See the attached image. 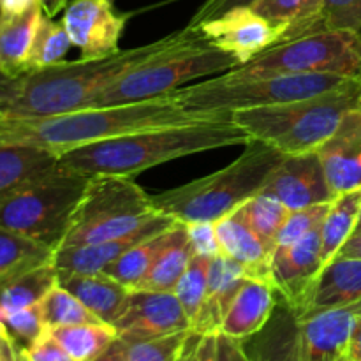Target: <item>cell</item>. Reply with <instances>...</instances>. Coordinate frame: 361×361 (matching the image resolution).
<instances>
[{"label":"cell","instance_id":"cell-35","mask_svg":"<svg viewBox=\"0 0 361 361\" xmlns=\"http://www.w3.org/2000/svg\"><path fill=\"white\" fill-rule=\"evenodd\" d=\"M42 321L46 328L71 326V324H87V323H102L95 317L73 293L67 291L60 284L53 286L48 295L39 303Z\"/></svg>","mask_w":361,"mask_h":361},{"label":"cell","instance_id":"cell-52","mask_svg":"<svg viewBox=\"0 0 361 361\" xmlns=\"http://www.w3.org/2000/svg\"><path fill=\"white\" fill-rule=\"evenodd\" d=\"M13 361H28L27 353H25V348L21 344H16V348H14Z\"/></svg>","mask_w":361,"mask_h":361},{"label":"cell","instance_id":"cell-22","mask_svg":"<svg viewBox=\"0 0 361 361\" xmlns=\"http://www.w3.org/2000/svg\"><path fill=\"white\" fill-rule=\"evenodd\" d=\"M44 9L41 2L21 11H0V69L9 78L27 74V60Z\"/></svg>","mask_w":361,"mask_h":361},{"label":"cell","instance_id":"cell-43","mask_svg":"<svg viewBox=\"0 0 361 361\" xmlns=\"http://www.w3.org/2000/svg\"><path fill=\"white\" fill-rule=\"evenodd\" d=\"M185 233L189 236V242L192 245L194 254L204 257L221 256V243L217 238V224L212 221H196V222H183Z\"/></svg>","mask_w":361,"mask_h":361},{"label":"cell","instance_id":"cell-4","mask_svg":"<svg viewBox=\"0 0 361 361\" xmlns=\"http://www.w3.org/2000/svg\"><path fill=\"white\" fill-rule=\"evenodd\" d=\"M361 108V80L302 101L231 113V120L250 137L284 155L317 152L337 130L345 113Z\"/></svg>","mask_w":361,"mask_h":361},{"label":"cell","instance_id":"cell-29","mask_svg":"<svg viewBox=\"0 0 361 361\" xmlns=\"http://www.w3.org/2000/svg\"><path fill=\"white\" fill-rule=\"evenodd\" d=\"M250 7L274 25L286 28L284 41L319 32L323 0H254Z\"/></svg>","mask_w":361,"mask_h":361},{"label":"cell","instance_id":"cell-5","mask_svg":"<svg viewBox=\"0 0 361 361\" xmlns=\"http://www.w3.org/2000/svg\"><path fill=\"white\" fill-rule=\"evenodd\" d=\"M235 67H240L235 56L215 48L197 28L187 25L183 30L175 32L171 44L109 83L88 108L130 104L162 97L178 90L185 81L224 74Z\"/></svg>","mask_w":361,"mask_h":361},{"label":"cell","instance_id":"cell-44","mask_svg":"<svg viewBox=\"0 0 361 361\" xmlns=\"http://www.w3.org/2000/svg\"><path fill=\"white\" fill-rule=\"evenodd\" d=\"M25 353L28 361H76L49 334V330H46L37 341L25 348Z\"/></svg>","mask_w":361,"mask_h":361},{"label":"cell","instance_id":"cell-33","mask_svg":"<svg viewBox=\"0 0 361 361\" xmlns=\"http://www.w3.org/2000/svg\"><path fill=\"white\" fill-rule=\"evenodd\" d=\"M73 46L69 34L62 21H55L48 14H42L35 30L34 42L27 60V73L44 69L63 62V56Z\"/></svg>","mask_w":361,"mask_h":361},{"label":"cell","instance_id":"cell-15","mask_svg":"<svg viewBox=\"0 0 361 361\" xmlns=\"http://www.w3.org/2000/svg\"><path fill=\"white\" fill-rule=\"evenodd\" d=\"M261 192L277 197L289 210L331 203L335 200L317 152L286 155L268 176Z\"/></svg>","mask_w":361,"mask_h":361},{"label":"cell","instance_id":"cell-17","mask_svg":"<svg viewBox=\"0 0 361 361\" xmlns=\"http://www.w3.org/2000/svg\"><path fill=\"white\" fill-rule=\"evenodd\" d=\"M361 319V302L321 310L298 321L300 341L307 361H338Z\"/></svg>","mask_w":361,"mask_h":361},{"label":"cell","instance_id":"cell-21","mask_svg":"<svg viewBox=\"0 0 361 361\" xmlns=\"http://www.w3.org/2000/svg\"><path fill=\"white\" fill-rule=\"evenodd\" d=\"M275 295L277 291L270 282L245 279L219 331L243 342L261 334L274 314Z\"/></svg>","mask_w":361,"mask_h":361},{"label":"cell","instance_id":"cell-12","mask_svg":"<svg viewBox=\"0 0 361 361\" xmlns=\"http://www.w3.org/2000/svg\"><path fill=\"white\" fill-rule=\"evenodd\" d=\"M321 268V228L291 245L274 249L271 284L284 298L295 319H300L305 312Z\"/></svg>","mask_w":361,"mask_h":361},{"label":"cell","instance_id":"cell-18","mask_svg":"<svg viewBox=\"0 0 361 361\" xmlns=\"http://www.w3.org/2000/svg\"><path fill=\"white\" fill-rule=\"evenodd\" d=\"M176 219L161 214L154 222L134 235L123 236L118 240H109L102 243H90V245H73L60 247L53 250V264H55L56 277L60 275H88L101 274L111 263H115L122 254H126L130 247L157 233L166 231L176 224Z\"/></svg>","mask_w":361,"mask_h":361},{"label":"cell","instance_id":"cell-20","mask_svg":"<svg viewBox=\"0 0 361 361\" xmlns=\"http://www.w3.org/2000/svg\"><path fill=\"white\" fill-rule=\"evenodd\" d=\"M245 270L231 257L221 256L210 261L208 270V288L200 314L192 323V330L201 335L214 334L221 330V324L245 282Z\"/></svg>","mask_w":361,"mask_h":361},{"label":"cell","instance_id":"cell-30","mask_svg":"<svg viewBox=\"0 0 361 361\" xmlns=\"http://www.w3.org/2000/svg\"><path fill=\"white\" fill-rule=\"evenodd\" d=\"M48 330L76 361H95L118 338L115 328L106 323L71 324Z\"/></svg>","mask_w":361,"mask_h":361},{"label":"cell","instance_id":"cell-55","mask_svg":"<svg viewBox=\"0 0 361 361\" xmlns=\"http://www.w3.org/2000/svg\"><path fill=\"white\" fill-rule=\"evenodd\" d=\"M360 222H361V215H360Z\"/></svg>","mask_w":361,"mask_h":361},{"label":"cell","instance_id":"cell-49","mask_svg":"<svg viewBox=\"0 0 361 361\" xmlns=\"http://www.w3.org/2000/svg\"><path fill=\"white\" fill-rule=\"evenodd\" d=\"M344 358L351 361H361V319L355 326V331H353L351 338H349V344H348V349H345Z\"/></svg>","mask_w":361,"mask_h":361},{"label":"cell","instance_id":"cell-41","mask_svg":"<svg viewBox=\"0 0 361 361\" xmlns=\"http://www.w3.org/2000/svg\"><path fill=\"white\" fill-rule=\"evenodd\" d=\"M0 321H2L4 326L7 328L11 337H13L18 344L23 345V348H28L32 342L37 341V338L48 330L44 321H42L39 305L6 314V316L0 317Z\"/></svg>","mask_w":361,"mask_h":361},{"label":"cell","instance_id":"cell-40","mask_svg":"<svg viewBox=\"0 0 361 361\" xmlns=\"http://www.w3.org/2000/svg\"><path fill=\"white\" fill-rule=\"evenodd\" d=\"M317 30H361V0H323Z\"/></svg>","mask_w":361,"mask_h":361},{"label":"cell","instance_id":"cell-50","mask_svg":"<svg viewBox=\"0 0 361 361\" xmlns=\"http://www.w3.org/2000/svg\"><path fill=\"white\" fill-rule=\"evenodd\" d=\"M338 256L342 257H356L361 259V233H353L351 238L344 243Z\"/></svg>","mask_w":361,"mask_h":361},{"label":"cell","instance_id":"cell-39","mask_svg":"<svg viewBox=\"0 0 361 361\" xmlns=\"http://www.w3.org/2000/svg\"><path fill=\"white\" fill-rule=\"evenodd\" d=\"M330 204L331 203L314 204V207H307V208H300V210L289 212L288 219H286L281 231H279L277 238H275V247L291 245V243L305 238L309 233L316 231L317 228H321L328 210H330Z\"/></svg>","mask_w":361,"mask_h":361},{"label":"cell","instance_id":"cell-31","mask_svg":"<svg viewBox=\"0 0 361 361\" xmlns=\"http://www.w3.org/2000/svg\"><path fill=\"white\" fill-rule=\"evenodd\" d=\"M51 259V247L0 226V282Z\"/></svg>","mask_w":361,"mask_h":361},{"label":"cell","instance_id":"cell-42","mask_svg":"<svg viewBox=\"0 0 361 361\" xmlns=\"http://www.w3.org/2000/svg\"><path fill=\"white\" fill-rule=\"evenodd\" d=\"M200 361H254L243 341L222 331L203 335L200 344Z\"/></svg>","mask_w":361,"mask_h":361},{"label":"cell","instance_id":"cell-8","mask_svg":"<svg viewBox=\"0 0 361 361\" xmlns=\"http://www.w3.org/2000/svg\"><path fill=\"white\" fill-rule=\"evenodd\" d=\"M356 78L337 74H275V76L233 78L221 74L208 81L180 87L176 101L190 111L235 113L267 108L316 97L345 87Z\"/></svg>","mask_w":361,"mask_h":361},{"label":"cell","instance_id":"cell-7","mask_svg":"<svg viewBox=\"0 0 361 361\" xmlns=\"http://www.w3.org/2000/svg\"><path fill=\"white\" fill-rule=\"evenodd\" d=\"M133 176L92 175L71 215L60 247L90 245L134 235L161 215Z\"/></svg>","mask_w":361,"mask_h":361},{"label":"cell","instance_id":"cell-34","mask_svg":"<svg viewBox=\"0 0 361 361\" xmlns=\"http://www.w3.org/2000/svg\"><path fill=\"white\" fill-rule=\"evenodd\" d=\"M245 221L249 222L250 228L257 233L261 240L267 243L270 249H275V238L281 231L282 224L289 215V208L274 196L268 194H256L249 201L240 207Z\"/></svg>","mask_w":361,"mask_h":361},{"label":"cell","instance_id":"cell-16","mask_svg":"<svg viewBox=\"0 0 361 361\" xmlns=\"http://www.w3.org/2000/svg\"><path fill=\"white\" fill-rule=\"evenodd\" d=\"M317 155L335 197L361 189V108L345 113Z\"/></svg>","mask_w":361,"mask_h":361},{"label":"cell","instance_id":"cell-47","mask_svg":"<svg viewBox=\"0 0 361 361\" xmlns=\"http://www.w3.org/2000/svg\"><path fill=\"white\" fill-rule=\"evenodd\" d=\"M203 335L197 331L190 330L189 337H187L185 345H183L182 353H180L178 361H200V344Z\"/></svg>","mask_w":361,"mask_h":361},{"label":"cell","instance_id":"cell-23","mask_svg":"<svg viewBox=\"0 0 361 361\" xmlns=\"http://www.w3.org/2000/svg\"><path fill=\"white\" fill-rule=\"evenodd\" d=\"M356 302H361V259L337 256L321 270L310 293L309 305L303 316L296 321L305 319L321 310Z\"/></svg>","mask_w":361,"mask_h":361},{"label":"cell","instance_id":"cell-11","mask_svg":"<svg viewBox=\"0 0 361 361\" xmlns=\"http://www.w3.org/2000/svg\"><path fill=\"white\" fill-rule=\"evenodd\" d=\"M192 28L215 48L235 56L240 66L286 39V28L268 21L250 6L233 7Z\"/></svg>","mask_w":361,"mask_h":361},{"label":"cell","instance_id":"cell-19","mask_svg":"<svg viewBox=\"0 0 361 361\" xmlns=\"http://www.w3.org/2000/svg\"><path fill=\"white\" fill-rule=\"evenodd\" d=\"M215 224H217L221 252L236 261L245 270L247 279H257V281L271 284V254H274V249H270L257 236V233L250 228L240 208H236L226 217L219 219Z\"/></svg>","mask_w":361,"mask_h":361},{"label":"cell","instance_id":"cell-37","mask_svg":"<svg viewBox=\"0 0 361 361\" xmlns=\"http://www.w3.org/2000/svg\"><path fill=\"white\" fill-rule=\"evenodd\" d=\"M254 361H307L300 341L298 321L293 326L277 328L268 338H263L256 351H249Z\"/></svg>","mask_w":361,"mask_h":361},{"label":"cell","instance_id":"cell-2","mask_svg":"<svg viewBox=\"0 0 361 361\" xmlns=\"http://www.w3.org/2000/svg\"><path fill=\"white\" fill-rule=\"evenodd\" d=\"M250 143L231 113L192 123L159 127L109 137L60 155V162L81 175L134 176L164 162L222 147Z\"/></svg>","mask_w":361,"mask_h":361},{"label":"cell","instance_id":"cell-51","mask_svg":"<svg viewBox=\"0 0 361 361\" xmlns=\"http://www.w3.org/2000/svg\"><path fill=\"white\" fill-rule=\"evenodd\" d=\"M39 2H41L42 9H44V14L51 18H55L60 11L67 7V0H39Z\"/></svg>","mask_w":361,"mask_h":361},{"label":"cell","instance_id":"cell-26","mask_svg":"<svg viewBox=\"0 0 361 361\" xmlns=\"http://www.w3.org/2000/svg\"><path fill=\"white\" fill-rule=\"evenodd\" d=\"M192 256L194 250L185 233V226H183V222H176L175 228L171 229L168 243L155 259L154 267L137 282L134 289H137V291L173 293L176 282L185 274Z\"/></svg>","mask_w":361,"mask_h":361},{"label":"cell","instance_id":"cell-32","mask_svg":"<svg viewBox=\"0 0 361 361\" xmlns=\"http://www.w3.org/2000/svg\"><path fill=\"white\" fill-rule=\"evenodd\" d=\"M175 226H173V228H175ZM173 228L166 229V231L162 233H157V235L150 236V238L143 240V242L130 247V249L127 250L126 254H122L115 263L109 264L102 274L109 275V277L118 281L120 284L127 286L129 289H134L137 286V282H140L141 279L150 271V268L154 267L155 259H157L159 254L162 252V249H164L166 243H168Z\"/></svg>","mask_w":361,"mask_h":361},{"label":"cell","instance_id":"cell-48","mask_svg":"<svg viewBox=\"0 0 361 361\" xmlns=\"http://www.w3.org/2000/svg\"><path fill=\"white\" fill-rule=\"evenodd\" d=\"M95 361H129V356H127V345L126 342L116 338L101 356H99Z\"/></svg>","mask_w":361,"mask_h":361},{"label":"cell","instance_id":"cell-56","mask_svg":"<svg viewBox=\"0 0 361 361\" xmlns=\"http://www.w3.org/2000/svg\"><path fill=\"white\" fill-rule=\"evenodd\" d=\"M0 323H2V321H0Z\"/></svg>","mask_w":361,"mask_h":361},{"label":"cell","instance_id":"cell-25","mask_svg":"<svg viewBox=\"0 0 361 361\" xmlns=\"http://www.w3.org/2000/svg\"><path fill=\"white\" fill-rule=\"evenodd\" d=\"M53 152L21 145H0V200L41 178L59 166Z\"/></svg>","mask_w":361,"mask_h":361},{"label":"cell","instance_id":"cell-53","mask_svg":"<svg viewBox=\"0 0 361 361\" xmlns=\"http://www.w3.org/2000/svg\"><path fill=\"white\" fill-rule=\"evenodd\" d=\"M355 233H361V222H358V226H356Z\"/></svg>","mask_w":361,"mask_h":361},{"label":"cell","instance_id":"cell-9","mask_svg":"<svg viewBox=\"0 0 361 361\" xmlns=\"http://www.w3.org/2000/svg\"><path fill=\"white\" fill-rule=\"evenodd\" d=\"M87 175L59 162L55 169L0 200V226L51 247L62 242Z\"/></svg>","mask_w":361,"mask_h":361},{"label":"cell","instance_id":"cell-38","mask_svg":"<svg viewBox=\"0 0 361 361\" xmlns=\"http://www.w3.org/2000/svg\"><path fill=\"white\" fill-rule=\"evenodd\" d=\"M189 334L190 330L148 341L126 342L127 356L129 361H178Z\"/></svg>","mask_w":361,"mask_h":361},{"label":"cell","instance_id":"cell-13","mask_svg":"<svg viewBox=\"0 0 361 361\" xmlns=\"http://www.w3.org/2000/svg\"><path fill=\"white\" fill-rule=\"evenodd\" d=\"M126 20L116 13L111 0H74L63 9L62 23L81 59L97 60L120 51Z\"/></svg>","mask_w":361,"mask_h":361},{"label":"cell","instance_id":"cell-3","mask_svg":"<svg viewBox=\"0 0 361 361\" xmlns=\"http://www.w3.org/2000/svg\"><path fill=\"white\" fill-rule=\"evenodd\" d=\"M175 34L147 46H137L126 51L120 49L106 59H80L30 71L20 78L18 95L4 115L32 118L88 108L109 83L164 49L171 44Z\"/></svg>","mask_w":361,"mask_h":361},{"label":"cell","instance_id":"cell-28","mask_svg":"<svg viewBox=\"0 0 361 361\" xmlns=\"http://www.w3.org/2000/svg\"><path fill=\"white\" fill-rule=\"evenodd\" d=\"M361 215V189L335 197L321 226V263L328 267L355 233ZM321 268V270H323Z\"/></svg>","mask_w":361,"mask_h":361},{"label":"cell","instance_id":"cell-46","mask_svg":"<svg viewBox=\"0 0 361 361\" xmlns=\"http://www.w3.org/2000/svg\"><path fill=\"white\" fill-rule=\"evenodd\" d=\"M18 88H20V78L14 80V78L4 74L0 69V115H4L9 109L11 102L18 95Z\"/></svg>","mask_w":361,"mask_h":361},{"label":"cell","instance_id":"cell-45","mask_svg":"<svg viewBox=\"0 0 361 361\" xmlns=\"http://www.w3.org/2000/svg\"><path fill=\"white\" fill-rule=\"evenodd\" d=\"M252 2L254 0H204V2L201 4L200 9L196 11V14L192 16L189 25L190 27H197L200 23L219 16V14H222L224 11L233 9V7L238 6H250Z\"/></svg>","mask_w":361,"mask_h":361},{"label":"cell","instance_id":"cell-27","mask_svg":"<svg viewBox=\"0 0 361 361\" xmlns=\"http://www.w3.org/2000/svg\"><path fill=\"white\" fill-rule=\"evenodd\" d=\"M56 284L59 277L53 259L0 282V317L39 305L49 289Z\"/></svg>","mask_w":361,"mask_h":361},{"label":"cell","instance_id":"cell-14","mask_svg":"<svg viewBox=\"0 0 361 361\" xmlns=\"http://www.w3.org/2000/svg\"><path fill=\"white\" fill-rule=\"evenodd\" d=\"M113 328L120 341L137 342L192 330L175 293L130 289L126 310Z\"/></svg>","mask_w":361,"mask_h":361},{"label":"cell","instance_id":"cell-36","mask_svg":"<svg viewBox=\"0 0 361 361\" xmlns=\"http://www.w3.org/2000/svg\"><path fill=\"white\" fill-rule=\"evenodd\" d=\"M210 261V257L194 254L189 267H187L185 274L180 277L175 289H173L175 296L178 298L180 305L183 307L187 317L190 319V326H192L194 319H196V316L200 314L201 305H203L204 302V296H207Z\"/></svg>","mask_w":361,"mask_h":361},{"label":"cell","instance_id":"cell-6","mask_svg":"<svg viewBox=\"0 0 361 361\" xmlns=\"http://www.w3.org/2000/svg\"><path fill=\"white\" fill-rule=\"evenodd\" d=\"M245 147L226 168L154 196L155 208L178 222H217L235 212L261 192L271 171L286 159L261 141L252 140Z\"/></svg>","mask_w":361,"mask_h":361},{"label":"cell","instance_id":"cell-10","mask_svg":"<svg viewBox=\"0 0 361 361\" xmlns=\"http://www.w3.org/2000/svg\"><path fill=\"white\" fill-rule=\"evenodd\" d=\"M226 74L233 78L337 74L361 80V34L355 30H319L289 39Z\"/></svg>","mask_w":361,"mask_h":361},{"label":"cell","instance_id":"cell-24","mask_svg":"<svg viewBox=\"0 0 361 361\" xmlns=\"http://www.w3.org/2000/svg\"><path fill=\"white\" fill-rule=\"evenodd\" d=\"M59 284L73 293L95 317L115 324L126 310L130 289L106 274L60 275Z\"/></svg>","mask_w":361,"mask_h":361},{"label":"cell","instance_id":"cell-1","mask_svg":"<svg viewBox=\"0 0 361 361\" xmlns=\"http://www.w3.org/2000/svg\"><path fill=\"white\" fill-rule=\"evenodd\" d=\"M222 113L190 111L173 94L130 104L83 108L49 116L0 115V145H21L60 155L109 137L215 118Z\"/></svg>","mask_w":361,"mask_h":361},{"label":"cell","instance_id":"cell-54","mask_svg":"<svg viewBox=\"0 0 361 361\" xmlns=\"http://www.w3.org/2000/svg\"><path fill=\"white\" fill-rule=\"evenodd\" d=\"M338 361H351V360H348V358H341Z\"/></svg>","mask_w":361,"mask_h":361}]
</instances>
